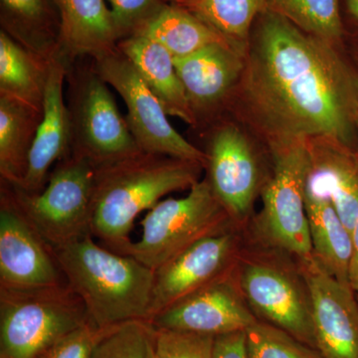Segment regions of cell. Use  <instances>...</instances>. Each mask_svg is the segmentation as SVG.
Listing matches in <instances>:
<instances>
[{
  "label": "cell",
  "mask_w": 358,
  "mask_h": 358,
  "mask_svg": "<svg viewBox=\"0 0 358 358\" xmlns=\"http://www.w3.org/2000/svg\"><path fill=\"white\" fill-rule=\"evenodd\" d=\"M179 79L196 117L197 127L215 114L242 79L246 54L226 44H212L174 58Z\"/></svg>",
  "instance_id": "16"
},
{
  "label": "cell",
  "mask_w": 358,
  "mask_h": 358,
  "mask_svg": "<svg viewBox=\"0 0 358 358\" xmlns=\"http://www.w3.org/2000/svg\"><path fill=\"white\" fill-rule=\"evenodd\" d=\"M305 200L313 258L336 280L350 286L352 232L339 217L331 200L307 190Z\"/></svg>",
  "instance_id": "22"
},
{
  "label": "cell",
  "mask_w": 358,
  "mask_h": 358,
  "mask_svg": "<svg viewBox=\"0 0 358 358\" xmlns=\"http://www.w3.org/2000/svg\"><path fill=\"white\" fill-rule=\"evenodd\" d=\"M181 6L192 11L244 54L248 50L254 21L267 9L266 0H187Z\"/></svg>",
  "instance_id": "26"
},
{
  "label": "cell",
  "mask_w": 358,
  "mask_h": 358,
  "mask_svg": "<svg viewBox=\"0 0 358 358\" xmlns=\"http://www.w3.org/2000/svg\"><path fill=\"white\" fill-rule=\"evenodd\" d=\"M214 338L206 336L169 329H152L155 358H213Z\"/></svg>",
  "instance_id": "30"
},
{
  "label": "cell",
  "mask_w": 358,
  "mask_h": 358,
  "mask_svg": "<svg viewBox=\"0 0 358 358\" xmlns=\"http://www.w3.org/2000/svg\"><path fill=\"white\" fill-rule=\"evenodd\" d=\"M141 225L143 235L131 242L127 255L154 272L200 240L236 227L206 178L195 183L182 199L159 201Z\"/></svg>",
  "instance_id": "8"
},
{
  "label": "cell",
  "mask_w": 358,
  "mask_h": 358,
  "mask_svg": "<svg viewBox=\"0 0 358 358\" xmlns=\"http://www.w3.org/2000/svg\"><path fill=\"white\" fill-rule=\"evenodd\" d=\"M122 40L140 35L167 6L164 0H107Z\"/></svg>",
  "instance_id": "31"
},
{
  "label": "cell",
  "mask_w": 358,
  "mask_h": 358,
  "mask_svg": "<svg viewBox=\"0 0 358 358\" xmlns=\"http://www.w3.org/2000/svg\"><path fill=\"white\" fill-rule=\"evenodd\" d=\"M67 66L62 58L51 61L43 103V117L33 143L27 171L18 185L21 192H41L53 167L70 154L72 134L64 84Z\"/></svg>",
  "instance_id": "17"
},
{
  "label": "cell",
  "mask_w": 358,
  "mask_h": 358,
  "mask_svg": "<svg viewBox=\"0 0 358 358\" xmlns=\"http://www.w3.org/2000/svg\"><path fill=\"white\" fill-rule=\"evenodd\" d=\"M50 64L0 30V95L43 112Z\"/></svg>",
  "instance_id": "24"
},
{
  "label": "cell",
  "mask_w": 358,
  "mask_h": 358,
  "mask_svg": "<svg viewBox=\"0 0 358 358\" xmlns=\"http://www.w3.org/2000/svg\"><path fill=\"white\" fill-rule=\"evenodd\" d=\"M88 322L83 301L67 282L34 289L0 287V358H38Z\"/></svg>",
  "instance_id": "6"
},
{
  "label": "cell",
  "mask_w": 358,
  "mask_h": 358,
  "mask_svg": "<svg viewBox=\"0 0 358 358\" xmlns=\"http://www.w3.org/2000/svg\"><path fill=\"white\" fill-rule=\"evenodd\" d=\"M140 35L159 42L174 58L185 57L212 44L232 46L192 11L176 4H167Z\"/></svg>",
  "instance_id": "25"
},
{
  "label": "cell",
  "mask_w": 358,
  "mask_h": 358,
  "mask_svg": "<svg viewBox=\"0 0 358 358\" xmlns=\"http://www.w3.org/2000/svg\"><path fill=\"white\" fill-rule=\"evenodd\" d=\"M266 7L331 46L343 37L339 0H266Z\"/></svg>",
  "instance_id": "27"
},
{
  "label": "cell",
  "mask_w": 358,
  "mask_h": 358,
  "mask_svg": "<svg viewBox=\"0 0 358 358\" xmlns=\"http://www.w3.org/2000/svg\"><path fill=\"white\" fill-rule=\"evenodd\" d=\"M96 169L83 155L71 152L53 167L41 192L29 194L4 183L28 222L53 251L91 234Z\"/></svg>",
  "instance_id": "7"
},
{
  "label": "cell",
  "mask_w": 358,
  "mask_h": 358,
  "mask_svg": "<svg viewBox=\"0 0 358 358\" xmlns=\"http://www.w3.org/2000/svg\"><path fill=\"white\" fill-rule=\"evenodd\" d=\"M148 358H155L154 353V348H152V341H150V352H148Z\"/></svg>",
  "instance_id": "38"
},
{
  "label": "cell",
  "mask_w": 358,
  "mask_h": 358,
  "mask_svg": "<svg viewBox=\"0 0 358 358\" xmlns=\"http://www.w3.org/2000/svg\"><path fill=\"white\" fill-rule=\"evenodd\" d=\"M117 46L133 63L166 114L196 128V117L179 79L171 52L159 42L143 35L122 40Z\"/></svg>",
  "instance_id": "19"
},
{
  "label": "cell",
  "mask_w": 358,
  "mask_h": 358,
  "mask_svg": "<svg viewBox=\"0 0 358 358\" xmlns=\"http://www.w3.org/2000/svg\"><path fill=\"white\" fill-rule=\"evenodd\" d=\"M204 166L166 155L140 154L96 169L92 236L127 255L134 221L169 193L190 189Z\"/></svg>",
  "instance_id": "2"
},
{
  "label": "cell",
  "mask_w": 358,
  "mask_h": 358,
  "mask_svg": "<svg viewBox=\"0 0 358 358\" xmlns=\"http://www.w3.org/2000/svg\"><path fill=\"white\" fill-rule=\"evenodd\" d=\"M346 6L353 17L358 20V0H346Z\"/></svg>",
  "instance_id": "35"
},
{
  "label": "cell",
  "mask_w": 358,
  "mask_h": 358,
  "mask_svg": "<svg viewBox=\"0 0 358 358\" xmlns=\"http://www.w3.org/2000/svg\"><path fill=\"white\" fill-rule=\"evenodd\" d=\"M213 358H249L246 333L235 331L215 336Z\"/></svg>",
  "instance_id": "33"
},
{
  "label": "cell",
  "mask_w": 358,
  "mask_h": 358,
  "mask_svg": "<svg viewBox=\"0 0 358 358\" xmlns=\"http://www.w3.org/2000/svg\"><path fill=\"white\" fill-rule=\"evenodd\" d=\"M307 141H268L273 171L261 190L262 209L251 222L252 236L261 248L286 254L296 261L313 257L305 200Z\"/></svg>",
  "instance_id": "4"
},
{
  "label": "cell",
  "mask_w": 358,
  "mask_h": 358,
  "mask_svg": "<svg viewBox=\"0 0 358 358\" xmlns=\"http://www.w3.org/2000/svg\"><path fill=\"white\" fill-rule=\"evenodd\" d=\"M0 26L14 41L45 60L60 54L62 18L57 0H0Z\"/></svg>",
  "instance_id": "21"
},
{
  "label": "cell",
  "mask_w": 358,
  "mask_h": 358,
  "mask_svg": "<svg viewBox=\"0 0 358 358\" xmlns=\"http://www.w3.org/2000/svg\"><path fill=\"white\" fill-rule=\"evenodd\" d=\"M52 252L96 329L148 322L154 271L134 257L103 248L91 234Z\"/></svg>",
  "instance_id": "3"
},
{
  "label": "cell",
  "mask_w": 358,
  "mask_h": 358,
  "mask_svg": "<svg viewBox=\"0 0 358 358\" xmlns=\"http://www.w3.org/2000/svg\"><path fill=\"white\" fill-rule=\"evenodd\" d=\"M355 129H357V131L358 134V89H357V107H355ZM357 154H358V152H357Z\"/></svg>",
  "instance_id": "37"
},
{
  "label": "cell",
  "mask_w": 358,
  "mask_h": 358,
  "mask_svg": "<svg viewBox=\"0 0 358 358\" xmlns=\"http://www.w3.org/2000/svg\"><path fill=\"white\" fill-rule=\"evenodd\" d=\"M258 320L239 288L236 268L157 313L155 329L206 336L245 331Z\"/></svg>",
  "instance_id": "15"
},
{
  "label": "cell",
  "mask_w": 358,
  "mask_h": 358,
  "mask_svg": "<svg viewBox=\"0 0 358 358\" xmlns=\"http://www.w3.org/2000/svg\"><path fill=\"white\" fill-rule=\"evenodd\" d=\"M204 152L205 178L232 222L242 230L264 185L251 143L235 124H218L211 131Z\"/></svg>",
  "instance_id": "12"
},
{
  "label": "cell",
  "mask_w": 358,
  "mask_h": 358,
  "mask_svg": "<svg viewBox=\"0 0 358 358\" xmlns=\"http://www.w3.org/2000/svg\"><path fill=\"white\" fill-rule=\"evenodd\" d=\"M241 229L232 227L200 240L155 272L150 320L236 268L243 252Z\"/></svg>",
  "instance_id": "11"
},
{
  "label": "cell",
  "mask_w": 358,
  "mask_h": 358,
  "mask_svg": "<svg viewBox=\"0 0 358 358\" xmlns=\"http://www.w3.org/2000/svg\"><path fill=\"white\" fill-rule=\"evenodd\" d=\"M105 331L88 322L59 338L38 358H92L94 348Z\"/></svg>",
  "instance_id": "32"
},
{
  "label": "cell",
  "mask_w": 358,
  "mask_h": 358,
  "mask_svg": "<svg viewBox=\"0 0 358 358\" xmlns=\"http://www.w3.org/2000/svg\"><path fill=\"white\" fill-rule=\"evenodd\" d=\"M352 253L350 264V285L358 296V219L352 230Z\"/></svg>",
  "instance_id": "34"
},
{
  "label": "cell",
  "mask_w": 358,
  "mask_h": 358,
  "mask_svg": "<svg viewBox=\"0 0 358 358\" xmlns=\"http://www.w3.org/2000/svg\"><path fill=\"white\" fill-rule=\"evenodd\" d=\"M152 329V324L145 320H134L106 329L92 358H148Z\"/></svg>",
  "instance_id": "29"
},
{
  "label": "cell",
  "mask_w": 358,
  "mask_h": 358,
  "mask_svg": "<svg viewBox=\"0 0 358 358\" xmlns=\"http://www.w3.org/2000/svg\"><path fill=\"white\" fill-rule=\"evenodd\" d=\"M66 280L53 252L18 208L6 183L0 185V287L34 289Z\"/></svg>",
  "instance_id": "13"
},
{
  "label": "cell",
  "mask_w": 358,
  "mask_h": 358,
  "mask_svg": "<svg viewBox=\"0 0 358 358\" xmlns=\"http://www.w3.org/2000/svg\"><path fill=\"white\" fill-rule=\"evenodd\" d=\"M62 18L58 57L66 64L81 57L95 58L121 41L105 0H57Z\"/></svg>",
  "instance_id": "20"
},
{
  "label": "cell",
  "mask_w": 358,
  "mask_h": 358,
  "mask_svg": "<svg viewBox=\"0 0 358 358\" xmlns=\"http://www.w3.org/2000/svg\"><path fill=\"white\" fill-rule=\"evenodd\" d=\"M67 102L74 154L102 167L140 154L141 148L120 112L109 85L92 57L66 64Z\"/></svg>",
  "instance_id": "5"
},
{
  "label": "cell",
  "mask_w": 358,
  "mask_h": 358,
  "mask_svg": "<svg viewBox=\"0 0 358 358\" xmlns=\"http://www.w3.org/2000/svg\"><path fill=\"white\" fill-rule=\"evenodd\" d=\"M245 64V99L268 141L331 136L352 147L358 78L334 46L266 9Z\"/></svg>",
  "instance_id": "1"
},
{
  "label": "cell",
  "mask_w": 358,
  "mask_h": 358,
  "mask_svg": "<svg viewBox=\"0 0 358 358\" xmlns=\"http://www.w3.org/2000/svg\"><path fill=\"white\" fill-rule=\"evenodd\" d=\"M166 3L176 4V6H183L187 0H164Z\"/></svg>",
  "instance_id": "36"
},
{
  "label": "cell",
  "mask_w": 358,
  "mask_h": 358,
  "mask_svg": "<svg viewBox=\"0 0 358 358\" xmlns=\"http://www.w3.org/2000/svg\"><path fill=\"white\" fill-rule=\"evenodd\" d=\"M312 301L315 346L322 358H358V301L315 258L296 261Z\"/></svg>",
  "instance_id": "14"
},
{
  "label": "cell",
  "mask_w": 358,
  "mask_h": 358,
  "mask_svg": "<svg viewBox=\"0 0 358 358\" xmlns=\"http://www.w3.org/2000/svg\"><path fill=\"white\" fill-rule=\"evenodd\" d=\"M93 59L99 74L126 103V120L141 152L199 162L205 169L206 154L173 128L159 99L117 46Z\"/></svg>",
  "instance_id": "10"
},
{
  "label": "cell",
  "mask_w": 358,
  "mask_h": 358,
  "mask_svg": "<svg viewBox=\"0 0 358 358\" xmlns=\"http://www.w3.org/2000/svg\"><path fill=\"white\" fill-rule=\"evenodd\" d=\"M249 358H322L319 350L263 320L245 331Z\"/></svg>",
  "instance_id": "28"
},
{
  "label": "cell",
  "mask_w": 358,
  "mask_h": 358,
  "mask_svg": "<svg viewBox=\"0 0 358 358\" xmlns=\"http://www.w3.org/2000/svg\"><path fill=\"white\" fill-rule=\"evenodd\" d=\"M306 190L331 200L352 233L358 219V154L331 136L308 138Z\"/></svg>",
  "instance_id": "18"
},
{
  "label": "cell",
  "mask_w": 358,
  "mask_h": 358,
  "mask_svg": "<svg viewBox=\"0 0 358 358\" xmlns=\"http://www.w3.org/2000/svg\"><path fill=\"white\" fill-rule=\"evenodd\" d=\"M42 117L43 112L0 95V181L18 185L24 178Z\"/></svg>",
  "instance_id": "23"
},
{
  "label": "cell",
  "mask_w": 358,
  "mask_h": 358,
  "mask_svg": "<svg viewBox=\"0 0 358 358\" xmlns=\"http://www.w3.org/2000/svg\"><path fill=\"white\" fill-rule=\"evenodd\" d=\"M275 255L277 251L272 250L244 249L236 267L239 288L257 319L317 350L312 301L305 279L298 264Z\"/></svg>",
  "instance_id": "9"
}]
</instances>
